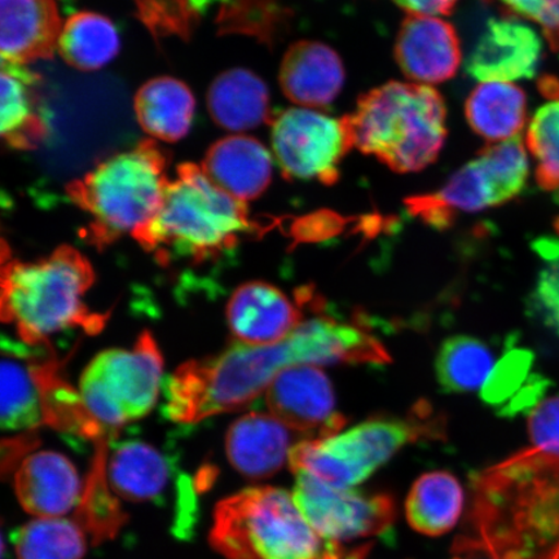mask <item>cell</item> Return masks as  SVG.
Wrapping results in <instances>:
<instances>
[{"instance_id":"1","label":"cell","mask_w":559,"mask_h":559,"mask_svg":"<svg viewBox=\"0 0 559 559\" xmlns=\"http://www.w3.org/2000/svg\"><path fill=\"white\" fill-rule=\"evenodd\" d=\"M467 533L499 559H559V457L524 450L473 478Z\"/></svg>"},{"instance_id":"2","label":"cell","mask_w":559,"mask_h":559,"mask_svg":"<svg viewBox=\"0 0 559 559\" xmlns=\"http://www.w3.org/2000/svg\"><path fill=\"white\" fill-rule=\"evenodd\" d=\"M177 173L155 218L132 235L159 263L166 265L174 257L194 263L216 260L236 248L243 235L262 229L250 219L247 202L222 191L202 167L181 164Z\"/></svg>"},{"instance_id":"3","label":"cell","mask_w":559,"mask_h":559,"mask_svg":"<svg viewBox=\"0 0 559 559\" xmlns=\"http://www.w3.org/2000/svg\"><path fill=\"white\" fill-rule=\"evenodd\" d=\"M94 282L93 265L68 245L38 262L3 257L2 320L15 325L21 342L34 347L50 346L48 337L68 328L100 332L104 314L91 312L83 302Z\"/></svg>"},{"instance_id":"4","label":"cell","mask_w":559,"mask_h":559,"mask_svg":"<svg viewBox=\"0 0 559 559\" xmlns=\"http://www.w3.org/2000/svg\"><path fill=\"white\" fill-rule=\"evenodd\" d=\"M292 366H306L295 332L269 346L234 342L219 355L187 361L175 370L165 389L166 416L175 423L194 424L247 408Z\"/></svg>"},{"instance_id":"5","label":"cell","mask_w":559,"mask_h":559,"mask_svg":"<svg viewBox=\"0 0 559 559\" xmlns=\"http://www.w3.org/2000/svg\"><path fill=\"white\" fill-rule=\"evenodd\" d=\"M445 118L438 91L402 82L370 90L347 116L354 146L401 174L435 163L447 136Z\"/></svg>"},{"instance_id":"6","label":"cell","mask_w":559,"mask_h":559,"mask_svg":"<svg viewBox=\"0 0 559 559\" xmlns=\"http://www.w3.org/2000/svg\"><path fill=\"white\" fill-rule=\"evenodd\" d=\"M170 156L153 140L103 160L94 170L70 181L67 194L91 221L87 239L107 248L124 234L131 236L155 218L169 185Z\"/></svg>"},{"instance_id":"7","label":"cell","mask_w":559,"mask_h":559,"mask_svg":"<svg viewBox=\"0 0 559 559\" xmlns=\"http://www.w3.org/2000/svg\"><path fill=\"white\" fill-rule=\"evenodd\" d=\"M210 543L228 559H324L335 544L317 534L293 495L275 487L221 501Z\"/></svg>"},{"instance_id":"8","label":"cell","mask_w":559,"mask_h":559,"mask_svg":"<svg viewBox=\"0 0 559 559\" xmlns=\"http://www.w3.org/2000/svg\"><path fill=\"white\" fill-rule=\"evenodd\" d=\"M430 412L416 409L412 419L374 418L342 435L309 439L293 447L289 464L293 473L306 474L340 488L362 484L386 464L405 444L443 432L431 421Z\"/></svg>"},{"instance_id":"9","label":"cell","mask_w":559,"mask_h":559,"mask_svg":"<svg viewBox=\"0 0 559 559\" xmlns=\"http://www.w3.org/2000/svg\"><path fill=\"white\" fill-rule=\"evenodd\" d=\"M164 359L148 331L131 349H107L81 377L80 394L90 414L108 432L148 415L155 407Z\"/></svg>"},{"instance_id":"10","label":"cell","mask_w":559,"mask_h":559,"mask_svg":"<svg viewBox=\"0 0 559 559\" xmlns=\"http://www.w3.org/2000/svg\"><path fill=\"white\" fill-rule=\"evenodd\" d=\"M530 165L521 136L486 146L442 190L405 201L408 212L436 228L451 226L457 212L474 213L513 200L526 187Z\"/></svg>"},{"instance_id":"11","label":"cell","mask_w":559,"mask_h":559,"mask_svg":"<svg viewBox=\"0 0 559 559\" xmlns=\"http://www.w3.org/2000/svg\"><path fill=\"white\" fill-rule=\"evenodd\" d=\"M271 140L285 178L317 179L325 186L338 180L341 160L354 146L347 116L337 120L304 108L272 118Z\"/></svg>"},{"instance_id":"12","label":"cell","mask_w":559,"mask_h":559,"mask_svg":"<svg viewBox=\"0 0 559 559\" xmlns=\"http://www.w3.org/2000/svg\"><path fill=\"white\" fill-rule=\"evenodd\" d=\"M293 498L310 526L328 542L381 535L396 516L394 499L388 493L328 486L306 474H297Z\"/></svg>"},{"instance_id":"13","label":"cell","mask_w":559,"mask_h":559,"mask_svg":"<svg viewBox=\"0 0 559 559\" xmlns=\"http://www.w3.org/2000/svg\"><path fill=\"white\" fill-rule=\"evenodd\" d=\"M265 403L272 416L304 436L330 438L346 425L335 407L331 381L314 366L285 368L265 391Z\"/></svg>"},{"instance_id":"14","label":"cell","mask_w":559,"mask_h":559,"mask_svg":"<svg viewBox=\"0 0 559 559\" xmlns=\"http://www.w3.org/2000/svg\"><path fill=\"white\" fill-rule=\"evenodd\" d=\"M543 44L533 27L514 16L489 20L487 29L466 60V72L484 82L533 79Z\"/></svg>"},{"instance_id":"15","label":"cell","mask_w":559,"mask_h":559,"mask_svg":"<svg viewBox=\"0 0 559 559\" xmlns=\"http://www.w3.org/2000/svg\"><path fill=\"white\" fill-rule=\"evenodd\" d=\"M227 319L236 342L269 346L288 338L297 330L302 311L276 286L250 282L230 296Z\"/></svg>"},{"instance_id":"16","label":"cell","mask_w":559,"mask_h":559,"mask_svg":"<svg viewBox=\"0 0 559 559\" xmlns=\"http://www.w3.org/2000/svg\"><path fill=\"white\" fill-rule=\"evenodd\" d=\"M395 59L409 80L432 85L451 80L463 55L457 33L450 23L411 15L397 33Z\"/></svg>"},{"instance_id":"17","label":"cell","mask_w":559,"mask_h":559,"mask_svg":"<svg viewBox=\"0 0 559 559\" xmlns=\"http://www.w3.org/2000/svg\"><path fill=\"white\" fill-rule=\"evenodd\" d=\"M21 507L37 519L62 516L82 500L79 472L64 454L35 452L21 461L15 478Z\"/></svg>"},{"instance_id":"18","label":"cell","mask_w":559,"mask_h":559,"mask_svg":"<svg viewBox=\"0 0 559 559\" xmlns=\"http://www.w3.org/2000/svg\"><path fill=\"white\" fill-rule=\"evenodd\" d=\"M61 31L55 0H0L2 61L24 66L52 59Z\"/></svg>"},{"instance_id":"19","label":"cell","mask_w":559,"mask_h":559,"mask_svg":"<svg viewBox=\"0 0 559 559\" xmlns=\"http://www.w3.org/2000/svg\"><path fill=\"white\" fill-rule=\"evenodd\" d=\"M278 80L290 102L320 108L340 95L345 83V69L330 46L302 40L290 46L285 53Z\"/></svg>"},{"instance_id":"20","label":"cell","mask_w":559,"mask_h":559,"mask_svg":"<svg viewBox=\"0 0 559 559\" xmlns=\"http://www.w3.org/2000/svg\"><path fill=\"white\" fill-rule=\"evenodd\" d=\"M0 134L13 150L32 151L50 135L40 76L23 64L2 61Z\"/></svg>"},{"instance_id":"21","label":"cell","mask_w":559,"mask_h":559,"mask_svg":"<svg viewBox=\"0 0 559 559\" xmlns=\"http://www.w3.org/2000/svg\"><path fill=\"white\" fill-rule=\"evenodd\" d=\"M292 435L275 416L245 415L230 425L226 451L230 465L249 479H265L289 461Z\"/></svg>"},{"instance_id":"22","label":"cell","mask_w":559,"mask_h":559,"mask_svg":"<svg viewBox=\"0 0 559 559\" xmlns=\"http://www.w3.org/2000/svg\"><path fill=\"white\" fill-rule=\"evenodd\" d=\"M202 170L216 187L247 202L267 190L272 158L265 146L250 136H228L210 146Z\"/></svg>"},{"instance_id":"23","label":"cell","mask_w":559,"mask_h":559,"mask_svg":"<svg viewBox=\"0 0 559 559\" xmlns=\"http://www.w3.org/2000/svg\"><path fill=\"white\" fill-rule=\"evenodd\" d=\"M214 122L228 131L253 130L270 122V93L265 83L247 69H230L216 76L207 93Z\"/></svg>"},{"instance_id":"24","label":"cell","mask_w":559,"mask_h":559,"mask_svg":"<svg viewBox=\"0 0 559 559\" xmlns=\"http://www.w3.org/2000/svg\"><path fill=\"white\" fill-rule=\"evenodd\" d=\"M34 346L3 341L2 428L33 430L44 424L40 388L34 369Z\"/></svg>"},{"instance_id":"25","label":"cell","mask_w":559,"mask_h":559,"mask_svg":"<svg viewBox=\"0 0 559 559\" xmlns=\"http://www.w3.org/2000/svg\"><path fill=\"white\" fill-rule=\"evenodd\" d=\"M195 102L192 91L171 76L146 82L135 96V114L142 129L164 142H178L191 129Z\"/></svg>"},{"instance_id":"26","label":"cell","mask_w":559,"mask_h":559,"mask_svg":"<svg viewBox=\"0 0 559 559\" xmlns=\"http://www.w3.org/2000/svg\"><path fill=\"white\" fill-rule=\"evenodd\" d=\"M466 120L488 142L520 136L527 120V97L512 82H484L473 90L465 105Z\"/></svg>"},{"instance_id":"27","label":"cell","mask_w":559,"mask_h":559,"mask_svg":"<svg viewBox=\"0 0 559 559\" xmlns=\"http://www.w3.org/2000/svg\"><path fill=\"white\" fill-rule=\"evenodd\" d=\"M464 509V489L449 472L421 475L405 502L411 527L426 536H442L456 526Z\"/></svg>"},{"instance_id":"28","label":"cell","mask_w":559,"mask_h":559,"mask_svg":"<svg viewBox=\"0 0 559 559\" xmlns=\"http://www.w3.org/2000/svg\"><path fill=\"white\" fill-rule=\"evenodd\" d=\"M111 491L129 501H151L164 493L170 466L155 447L126 442L116 447L108 463Z\"/></svg>"},{"instance_id":"29","label":"cell","mask_w":559,"mask_h":559,"mask_svg":"<svg viewBox=\"0 0 559 559\" xmlns=\"http://www.w3.org/2000/svg\"><path fill=\"white\" fill-rule=\"evenodd\" d=\"M58 50L68 66L94 72L116 58L120 37L109 19L95 12H76L62 26Z\"/></svg>"},{"instance_id":"30","label":"cell","mask_w":559,"mask_h":559,"mask_svg":"<svg viewBox=\"0 0 559 559\" xmlns=\"http://www.w3.org/2000/svg\"><path fill=\"white\" fill-rule=\"evenodd\" d=\"M437 377L447 393H471L485 386L495 368L484 342L467 335L445 340L437 356Z\"/></svg>"},{"instance_id":"31","label":"cell","mask_w":559,"mask_h":559,"mask_svg":"<svg viewBox=\"0 0 559 559\" xmlns=\"http://www.w3.org/2000/svg\"><path fill=\"white\" fill-rule=\"evenodd\" d=\"M12 542L19 559H82L86 554L85 530L62 516L27 522Z\"/></svg>"},{"instance_id":"32","label":"cell","mask_w":559,"mask_h":559,"mask_svg":"<svg viewBox=\"0 0 559 559\" xmlns=\"http://www.w3.org/2000/svg\"><path fill=\"white\" fill-rule=\"evenodd\" d=\"M97 453L88 484L80 502L79 522L83 530L90 531L95 539L103 540L114 536L121 526L123 514L116 499L111 496L105 480V453L107 440L97 442Z\"/></svg>"},{"instance_id":"33","label":"cell","mask_w":559,"mask_h":559,"mask_svg":"<svg viewBox=\"0 0 559 559\" xmlns=\"http://www.w3.org/2000/svg\"><path fill=\"white\" fill-rule=\"evenodd\" d=\"M527 146L536 163V181L545 191L559 188V97L536 111L527 131Z\"/></svg>"},{"instance_id":"34","label":"cell","mask_w":559,"mask_h":559,"mask_svg":"<svg viewBox=\"0 0 559 559\" xmlns=\"http://www.w3.org/2000/svg\"><path fill=\"white\" fill-rule=\"evenodd\" d=\"M136 17L156 40L179 37L188 40L198 26L205 0H134Z\"/></svg>"},{"instance_id":"35","label":"cell","mask_w":559,"mask_h":559,"mask_svg":"<svg viewBox=\"0 0 559 559\" xmlns=\"http://www.w3.org/2000/svg\"><path fill=\"white\" fill-rule=\"evenodd\" d=\"M282 7L276 0H228L219 15L222 32L247 33L272 40Z\"/></svg>"},{"instance_id":"36","label":"cell","mask_w":559,"mask_h":559,"mask_svg":"<svg viewBox=\"0 0 559 559\" xmlns=\"http://www.w3.org/2000/svg\"><path fill=\"white\" fill-rule=\"evenodd\" d=\"M533 359L527 352H510L502 358L498 366H495L491 376L488 377L481 397L491 405H501L506 407L508 401H512L515 395L527 386L528 373Z\"/></svg>"},{"instance_id":"37","label":"cell","mask_w":559,"mask_h":559,"mask_svg":"<svg viewBox=\"0 0 559 559\" xmlns=\"http://www.w3.org/2000/svg\"><path fill=\"white\" fill-rule=\"evenodd\" d=\"M533 450L559 457V396L537 404L528 417Z\"/></svg>"},{"instance_id":"38","label":"cell","mask_w":559,"mask_h":559,"mask_svg":"<svg viewBox=\"0 0 559 559\" xmlns=\"http://www.w3.org/2000/svg\"><path fill=\"white\" fill-rule=\"evenodd\" d=\"M516 15L542 26L545 39L554 51H559V0H502Z\"/></svg>"},{"instance_id":"39","label":"cell","mask_w":559,"mask_h":559,"mask_svg":"<svg viewBox=\"0 0 559 559\" xmlns=\"http://www.w3.org/2000/svg\"><path fill=\"white\" fill-rule=\"evenodd\" d=\"M535 304L545 324L559 334V261L542 272L535 289Z\"/></svg>"},{"instance_id":"40","label":"cell","mask_w":559,"mask_h":559,"mask_svg":"<svg viewBox=\"0 0 559 559\" xmlns=\"http://www.w3.org/2000/svg\"><path fill=\"white\" fill-rule=\"evenodd\" d=\"M451 551V559H499L478 536L467 533V531L456 537Z\"/></svg>"},{"instance_id":"41","label":"cell","mask_w":559,"mask_h":559,"mask_svg":"<svg viewBox=\"0 0 559 559\" xmlns=\"http://www.w3.org/2000/svg\"><path fill=\"white\" fill-rule=\"evenodd\" d=\"M394 2L411 15L437 17L449 15L459 0H394Z\"/></svg>"}]
</instances>
